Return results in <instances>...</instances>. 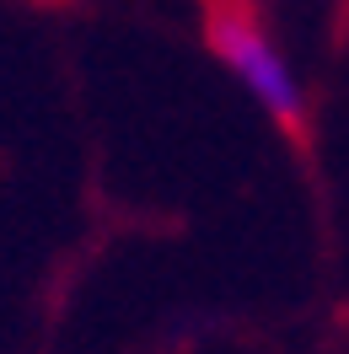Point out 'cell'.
<instances>
[{"instance_id": "2", "label": "cell", "mask_w": 349, "mask_h": 354, "mask_svg": "<svg viewBox=\"0 0 349 354\" xmlns=\"http://www.w3.org/2000/svg\"><path fill=\"white\" fill-rule=\"evenodd\" d=\"M237 6H269V0H237Z\"/></svg>"}, {"instance_id": "1", "label": "cell", "mask_w": 349, "mask_h": 354, "mask_svg": "<svg viewBox=\"0 0 349 354\" xmlns=\"http://www.w3.org/2000/svg\"><path fill=\"white\" fill-rule=\"evenodd\" d=\"M210 44H215V59L237 75V86L269 118L301 124V113H306L301 70H296V59L285 54V44L269 32V22H263L253 6H237V0L220 6L215 22H210Z\"/></svg>"}]
</instances>
